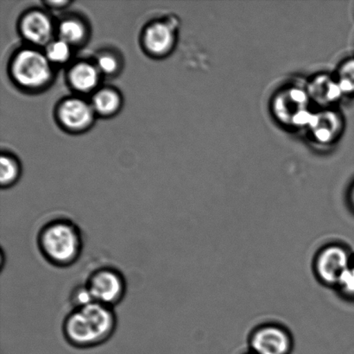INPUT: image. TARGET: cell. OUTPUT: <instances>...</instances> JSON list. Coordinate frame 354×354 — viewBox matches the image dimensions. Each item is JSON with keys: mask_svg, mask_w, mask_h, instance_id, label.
Instances as JSON below:
<instances>
[{"mask_svg": "<svg viewBox=\"0 0 354 354\" xmlns=\"http://www.w3.org/2000/svg\"><path fill=\"white\" fill-rule=\"evenodd\" d=\"M117 328L113 308L92 303L73 308L62 322V334L69 345L79 349L96 348L109 341Z\"/></svg>", "mask_w": 354, "mask_h": 354, "instance_id": "6da1fadb", "label": "cell"}, {"mask_svg": "<svg viewBox=\"0 0 354 354\" xmlns=\"http://www.w3.org/2000/svg\"><path fill=\"white\" fill-rule=\"evenodd\" d=\"M37 241L43 258L58 268L75 265L82 255L81 229L69 218H59L47 222L38 232Z\"/></svg>", "mask_w": 354, "mask_h": 354, "instance_id": "7a4b0ae2", "label": "cell"}, {"mask_svg": "<svg viewBox=\"0 0 354 354\" xmlns=\"http://www.w3.org/2000/svg\"><path fill=\"white\" fill-rule=\"evenodd\" d=\"M311 100L306 89L289 86L277 93L272 100L274 116L284 126L308 127L314 113L308 109Z\"/></svg>", "mask_w": 354, "mask_h": 354, "instance_id": "3957f363", "label": "cell"}, {"mask_svg": "<svg viewBox=\"0 0 354 354\" xmlns=\"http://www.w3.org/2000/svg\"><path fill=\"white\" fill-rule=\"evenodd\" d=\"M96 303L114 308L126 297L127 283L120 270L103 266L93 270L86 283Z\"/></svg>", "mask_w": 354, "mask_h": 354, "instance_id": "277c9868", "label": "cell"}, {"mask_svg": "<svg viewBox=\"0 0 354 354\" xmlns=\"http://www.w3.org/2000/svg\"><path fill=\"white\" fill-rule=\"evenodd\" d=\"M16 81L28 88H37L45 84L51 76L48 58L39 52L23 50L17 55L12 66Z\"/></svg>", "mask_w": 354, "mask_h": 354, "instance_id": "5b68a950", "label": "cell"}, {"mask_svg": "<svg viewBox=\"0 0 354 354\" xmlns=\"http://www.w3.org/2000/svg\"><path fill=\"white\" fill-rule=\"evenodd\" d=\"M353 257L348 250L339 245H329L319 253L315 262L319 279L326 284H338L343 274L352 266Z\"/></svg>", "mask_w": 354, "mask_h": 354, "instance_id": "8992f818", "label": "cell"}, {"mask_svg": "<svg viewBox=\"0 0 354 354\" xmlns=\"http://www.w3.org/2000/svg\"><path fill=\"white\" fill-rule=\"evenodd\" d=\"M251 348L253 354H290L292 339L282 328L263 326L252 335Z\"/></svg>", "mask_w": 354, "mask_h": 354, "instance_id": "52a82bcc", "label": "cell"}, {"mask_svg": "<svg viewBox=\"0 0 354 354\" xmlns=\"http://www.w3.org/2000/svg\"><path fill=\"white\" fill-rule=\"evenodd\" d=\"M342 117L331 109L314 113L308 129L312 137L319 144L330 145L337 140L343 131Z\"/></svg>", "mask_w": 354, "mask_h": 354, "instance_id": "ba28073f", "label": "cell"}, {"mask_svg": "<svg viewBox=\"0 0 354 354\" xmlns=\"http://www.w3.org/2000/svg\"><path fill=\"white\" fill-rule=\"evenodd\" d=\"M306 90L311 102L324 109H331L332 105L337 103L344 96L337 80L327 74L315 76L308 83Z\"/></svg>", "mask_w": 354, "mask_h": 354, "instance_id": "9c48e42d", "label": "cell"}, {"mask_svg": "<svg viewBox=\"0 0 354 354\" xmlns=\"http://www.w3.org/2000/svg\"><path fill=\"white\" fill-rule=\"evenodd\" d=\"M59 117L64 126L74 130H81L92 122L91 107L78 99L66 100L59 110Z\"/></svg>", "mask_w": 354, "mask_h": 354, "instance_id": "30bf717a", "label": "cell"}, {"mask_svg": "<svg viewBox=\"0 0 354 354\" xmlns=\"http://www.w3.org/2000/svg\"><path fill=\"white\" fill-rule=\"evenodd\" d=\"M24 36L37 44H46L51 37L52 24L45 14L34 12L24 17L22 22Z\"/></svg>", "mask_w": 354, "mask_h": 354, "instance_id": "8fae6325", "label": "cell"}, {"mask_svg": "<svg viewBox=\"0 0 354 354\" xmlns=\"http://www.w3.org/2000/svg\"><path fill=\"white\" fill-rule=\"evenodd\" d=\"M145 41L149 50L156 55H162L172 47L174 35L167 24L157 23L148 28Z\"/></svg>", "mask_w": 354, "mask_h": 354, "instance_id": "7c38bea8", "label": "cell"}, {"mask_svg": "<svg viewBox=\"0 0 354 354\" xmlns=\"http://www.w3.org/2000/svg\"><path fill=\"white\" fill-rule=\"evenodd\" d=\"M69 79L74 88L82 92H88L95 88L99 81L96 68L88 64H80L72 68Z\"/></svg>", "mask_w": 354, "mask_h": 354, "instance_id": "4fadbf2b", "label": "cell"}, {"mask_svg": "<svg viewBox=\"0 0 354 354\" xmlns=\"http://www.w3.org/2000/svg\"><path fill=\"white\" fill-rule=\"evenodd\" d=\"M120 106V96L113 90H102L97 93L93 98V107L97 112L105 114V115L116 112Z\"/></svg>", "mask_w": 354, "mask_h": 354, "instance_id": "5bb4252c", "label": "cell"}, {"mask_svg": "<svg viewBox=\"0 0 354 354\" xmlns=\"http://www.w3.org/2000/svg\"><path fill=\"white\" fill-rule=\"evenodd\" d=\"M343 95H354V58L343 62L336 77Z\"/></svg>", "mask_w": 354, "mask_h": 354, "instance_id": "9a60e30c", "label": "cell"}, {"mask_svg": "<svg viewBox=\"0 0 354 354\" xmlns=\"http://www.w3.org/2000/svg\"><path fill=\"white\" fill-rule=\"evenodd\" d=\"M61 39L68 44H75L82 40L85 35L84 27L78 21L66 20L59 28Z\"/></svg>", "mask_w": 354, "mask_h": 354, "instance_id": "2e32d148", "label": "cell"}, {"mask_svg": "<svg viewBox=\"0 0 354 354\" xmlns=\"http://www.w3.org/2000/svg\"><path fill=\"white\" fill-rule=\"evenodd\" d=\"M69 300L73 308L84 307L95 301L86 283L75 286L71 291Z\"/></svg>", "mask_w": 354, "mask_h": 354, "instance_id": "e0dca14e", "label": "cell"}, {"mask_svg": "<svg viewBox=\"0 0 354 354\" xmlns=\"http://www.w3.org/2000/svg\"><path fill=\"white\" fill-rule=\"evenodd\" d=\"M71 55L69 44L64 40H59L51 44L47 50V58L54 62H64L68 60Z\"/></svg>", "mask_w": 354, "mask_h": 354, "instance_id": "ac0fdd59", "label": "cell"}, {"mask_svg": "<svg viewBox=\"0 0 354 354\" xmlns=\"http://www.w3.org/2000/svg\"><path fill=\"white\" fill-rule=\"evenodd\" d=\"M19 168L12 159L7 157L1 158V169H0V180L3 187L10 186L17 178Z\"/></svg>", "mask_w": 354, "mask_h": 354, "instance_id": "d6986e66", "label": "cell"}, {"mask_svg": "<svg viewBox=\"0 0 354 354\" xmlns=\"http://www.w3.org/2000/svg\"><path fill=\"white\" fill-rule=\"evenodd\" d=\"M338 286L346 296L354 297V266L346 270L339 279Z\"/></svg>", "mask_w": 354, "mask_h": 354, "instance_id": "ffe728a7", "label": "cell"}, {"mask_svg": "<svg viewBox=\"0 0 354 354\" xmlns=\"http://www.w3.org/2000/svg\"><path fill=\"white\" fill-rule=\"evenodd\" d=\"M117 61L111 55H102L98 60V66L100 71L105 74L111 75L116 71Z\"/></svg>", "mask_w": 354, "mask_h": 354, "instance_id": "44dd1931", "label": "cell"}, {"mask_svg": "<svg viewBox=\"0 0 354 354\" xmlns=\"http://www.w3.org/2000/svg\"><path fill=\"white\" fill-rule=\"evenodd\" d=\"M48 3V5L52 6V7H59L58 6H64V5H66V3H67V2L58 1V2H50V3Z\"/></svg>", "mask_w": 354, "mask_h": 354, "instance_id": "7402d4cb", "label": "cell"}, {"mask_svg": "<svg viewBox=\"0 0 354 354\" xmlns=\"http://www.w3.org/2000/svg\"><path fill=\"white\" fill-rule=\"evenodd\" d=\"M350 200H351V203L354 208V185L352 187L351 193H350Z\"/></svg>", "mask_w": 354, "mask_h": 354, "instance_id": "603a6c76", "label": "cell"}, {"mask_svg": "<svg viewBox=\"0 0 354 354\" xmlns=\"http://www.w3.org/2000/svg\"><path fill=\"white\" fill-rule=\"evenodd\" d=\"M352 266H354V256H353Z\"/></svg>", "mask_w": 354, "mask_h": 354, "instance_id": "cb8c5ba5", "label": "cell"}, {"mask_svg": "<svg viewBox=\"0 0 354 354\" xmlns=\"http://www.w3.org/2000/svg\"><path fill=\"white\" fill-rule=\"evenodd\" d=\"M249 354H253V353H249Z\"/></svg>", "mask_w": 354, "mask_h": 354, "instance_id": "d4e9b609", "label": "cell"}]
</instances>
